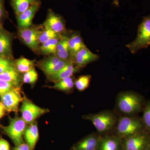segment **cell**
Segmentation results:
<instances>
[{
    "instance_id": "obj_1",
    "label": "cell",
    "mask_w": 150,
    "mask_h": 150,
    "mask_svg": "<svg viewBox=\"0 0 150 150\" xmlns=\"http://www.w3.org/2000/svg\"><path fill=\"white\" fill-rule=\"evenodd\" d=\"M142 100L137 94L124 92L118 95L117 105L120 112L126 115H131L139 112L142 108Z\"/></svg>"
},
{
    "instance_id": "obj_2",
    "label": "cell",
    "mask_w": 150,
    "mask_h": 150,
    "mask_svg": "<svg viewBox=\"0 0 150 150\" xmlns=\"http://www.w3.org/2000/svg\"><path fill=\"white\" fill-rule=\"evenodd\" d=\"M150 45V15L142 20L139 27L136 39L126 45L132 54H134Z\"/></svg>"
},
{
    "instance_id": "obj_3",
    "label": "cell",
    "mask_w": 150,
    "mask_h": 150,
    "mask_svg": "<svg viewBox=\"0 0 150 150\" xmlns=\"http://www.w3.org/2000/svg\"><path fill=\"white\" fill-rule=\"evenodd\" d=\"M43 27L42 25H33L26 28L18 29V35L20 40L34 53L38 54L40 46L39 37L43 31Z\"/></svg>"
},
{
    "instance_id": "obj_4",
    "label": "cell",
    "mask_w": 150,
    "mask_h": 150,
    "mask_svg": "<svg viewBox=\"0 0 150 150\" xmlns=\"http://www.w3.org/2000/svg\"><path fill=\"white\" fill-rule=\"evenodd\" d=\"M84 118L90 121L97 131L101 134H105L110 131L116 122L115 115L108 111L89 114L84 116Z\"/></svg>"
},
{
    "instance_id": "obj_5",
    "label": "cell",
    "mask_w": 150,
    "mask_h": 150,
    "mask_svg": "<svg viewBox=\"0 0 150 150\" xmlns=\"http://www.w3.org/2000/svg\"><path fill=\"white\" fill-rule=\"evenodd\" d=\"M142 124L139 119L129 115L119 118L116 128L117 137L123 139L140 132Z\"/></svg>"
},
{
    "instance_id": "obj_6",
    "label": "cell",
    "mask_w": 150,
    "mask_h": 150,
    "mask_svg": "<svg viewBox=\"0 0 150 150\" xmlns=\"http://www.w3.org/2000/svg\"><path fill=\"white\" fill-rule=\"evenodd\" d=\"M27 124L22 117L16 116L10 118L9 123L4 127V130L6 135L12 140L15 146L23 142V137Z\"/></svg>"
},
{
    "instance_id": "obj_7",
    "label": "cell",
    "mask_w": 150,
    "mask_h": 150,
    "mask_svg": "<svg viewBox=\"0 0 150 150\" xmlns=\"http://www.w3.org/2000/svg\"><path fill=\"white\" fill-rule=\"evenodd\" d=\"M21 103L20 109L21 117L28 125L35 122L38 118L49 112V109L36 105L26 97L24 98Z\"/></svg>"
},
{
    "instance_id": "obj_8",
    "label": "cell",
    "mask_w": 150,
    "mask_h": 150,
    "mask_svg": "<svg viewBox=\"0 0 150 150\" xmlns=\"http://www.w3.org/2000/svg\"><path fill=\"white\" fill-rule=\"evenodd\" d=\"M21 87H15L0 97L1 102L6 111L8 112L18 111L20 104L24 98L21 95Z\"/></svg>"
},
{
    "instance_id": "obj_9",
    "label": "cell",
    "mask_w": 150,
    "mask_h": 150,
    "mask_svg": "<svg viewBox=\"0 0 150 150\" xmlns=\"http://www.w3.org/2000/svg\"><path fill=\"white\" fill-rule=\"evenodd\" d=\"M71 61L61 60L53 54L36 62L35 65L47 76L57 72Z\"/></svg>"
},
{
    "instance_id": "obj_10",
    "label": "cell",
    "mask_w": 150,
    "mask_h": 150,
    "mask_svg": "<svg viewBox=\"0 0 150 150\" xmlns=\"http://www.w3.org/2000/svg\"><path fill=\"white\" fill-rule=\"evenodd\" d=\"M42 25L44 27L48 28L54 32L62 35L68 32L64 19L51 9L48 10L46 20Z\"/></svg>"
},
{
    "instance_id": "obj_11",
    "label": "cell",
    "mask_w": 150,
    "mask_h": 150,
    "mask_svg": "<svg viewBox=\"0 0 150 150\" xmlns=\"http://www.w3.org/2000/svg\"><path fill=\"white\" fill-rule=\"evenodd\" d=\"M12 33L9 32L0 23V56L13 59L12 43L14 38Z\"/></svg>"
},
{
    "instance_id": "obj_12",
    "label": "cell",
    "mask_w": 150,
    "mask_h": 150,
    "mask_svg": "<svg viewBox=\"0 0 150 150\" xmlns=\"http://www.w3.org/2000/svg\"><path fill=\"white\" fill-rule=\"evenodd\" d=\"M124 140V150H145L147 146V137L140 132Z\"/></svg>"
},
{
    "instance_id": "obj_13",
    "label": "cell",
    "mask_w": 150,
    "mask_h": 150,
    "mask_svg": "<svg viewBox=\"0 0 150 150\" xmlns=\"http://www.w3.org/2000/svg\"><path fill=\"white\" fill-rule=\"evenodd\" d=\"M41 2L38 1L22 13L16 16L19 28H26L33 25V20L41 6Z\"/></svg>"
},
{
    "instance_id": "obj_14",
    "label": "cell",
    "mask_w": 150,
    "mask_h": 150,
    "mask_svg": "<svg viewBox=\"0 0 150 150\" xmlns=\"http://www.w3.org/2000/svg\"><path fill=\"white\" fill-rule=\"evenodd\" d=\"M99 59L98 55L94 54L86 46L75 54L72 61L76 66L81 69L89 64L96 62Z\"/></svg>"
},
{
    "instance_id": "obj_15",
    "label": "cell",
    "mask_w": 150,
    "mask_h": 150,
    "mask_svg": "<svg viewBox=\"0 0 150 150\" xmlns=\"http://www.w3.org/2000/svg\"><path fill=\"white\" fill-rule=\"evenodd\" d=\"M80 69L76 66L73 61H71L57 72L46 76L48 80L56 83L64 79L73 76L74 74L77 72Z\"/></svg>"
},
{
    "instance_id": "obj_16",
    "label": "cell",
    "mask_w": 150,
    "mask_h": 150,
    "mask_svg": "<svg viewBox=\"0 0 150 150\" xmlns=\"http://www.w3.org/2000/svg\"><path fill=\"white\" fill-rule=\"evenodd\" d=\"M101 137L96 134H91L78 142L73 150H98Z\"/></svg>"
},
{
    "instance_id": "obj_17",
    "label": "cell",
    "mask_w": 150,
    "mask_h": 150,
    "mask_svg": "<svg viewBox=\"0 0 150 150\" xmlns=\"http://www.w3.org/2000/svg\"><path fill=\"white\" fill-rule=\"evenodd\" d=\"M69 46L70 52L72 57L82 48L86 46L84 43L81 33L77 31H68L67 33Z\"/></svg>"
},
{
    "instance_id": "obj_18",
    "label": "cell",
    "mask_w": 150,
    "mask_h": 150,
    "mask_svg": "<svg viewBox=\"0 0 150 150\" xmlns=\"http://www.w3.org/2000/svg\"><path fill=\"white\" fill-rule=\"evenodd\" d=\"M122 140L117 136L101 137L98 150H124Z\"/></svg>"
},
{
    "instance_id": "obj_19",
    "label": "cell",
    "mask_w": 150,
    "mask_h": 150,
    "mask_svg": "<svg viewBox=\"0 0 150 150\" xmlns=\"http://www.w3.org/2000/svg\"><path fill=\"white\" fill-rule=\"evenodd\" d=\"M24 138L30 149L34 150L39 139V131L36 121L28 125L25 131Z\"/></svg>"
},
{
    "instance_id": "obj_20",
    "label": "cell",
    "mask_w": 150,
    "mask_h": 150,
    "mask_svg": "<svg viewBox=\"0 0 150 150\" xmlns=\"http://www.w3.org/2000/svg\"><path fill=\"white\" fill-rule=\"evenodd\" d=\"M54 55L61 60L72 61L67 33L63 35L57 44L56 51Z\"/></svg>"
},
{
    "instance_id": "obj_21",
    "label": "cell",
    "mask_w": 150,
    "mask_h": 150,
    "mask_svg": "<svg viewBox=\"0 0 150 150\" xmlns=\"http://www.w3.org/2000/svg\"><path fill=\"white\" fill-rule=\"evenodd\" d=\"M0 80L14 84L16 86L21 87L23 82L22 76L16 69H12L0 74Z\"/></svg>"
},
{
    "instance_id": "obj_22",
    "label": "cell",
    "mask_w": 150,
    "mask_h": 150,
    "mask_svg": "<svg viewBox=\"0 0 150 150\" xmlns=\"http://www.w3.org/2000/svg\"><path fill=\"white\" fill-rule=\"evenodd\" d=\"M40 0H11V5L17 16Z\"/></svg>"
},
{
    "instance_id": "obj_23",
    "label": "cell",
    "mask_w": 150,
    "mask_h": 150,
    "mask_svg": "<svg viewBox=\"0 0 150 150\" xmlns=\"http://www.w3.org/2000/svg\"><path fill=\"white\" fill-rule=\"evenodd\" d=\"M14 64L17 71L23 74L34 68L36 61L35 60L28 59L22 56L14 61Z\"/></svg>"
},
{
    "instance_id": "obj_24",
    "label": "cell",
    "mask_w": 150,
    "mask_h": 150,
    "mask_svg": "<svg viewBox=\"0 0 150 150\" xmlns=\"http://www.w3.org/2000/svg\"><path fill=\"white\" fill-rule=\"evenodd\" d=\"M62 38L51 39L40 44L38 49V54L45 56L55 54L57 44Z\"/></svg>"
},
{
    "instance_id": "obj_25",
    "label": "cell",
    "mask_w": 150,
    "mask_h": 150,
    "mask_svg": "<svg viewBox=\"0 0 150 150\" xmlns=\"http://www.w3.org/2000/svg\"><path fill=\"white\" fill-rule=\"evenodd\" d=\"M75 79L74 76L64 79L54 83L52 88L66 93H70L72 91L75 87Z\"/></svg>"
},
{
    "instance_id": "obj_26",
    "label": "cell",
    "mask_w": 150,
    "mask_h": 150,
    "mask_svg": "<svg viewBox=\"0 0 150 150\" xmlns=\"http://www.w3.org/2000/svg\"><path fill=\"white\" fill-rule=\"evenodd\" d=\"M43 27V29L39 37V42L40 44L47 42L48 40L55 38H61L63 35L54 32L48 28Z\"/></svg>"
},
{
    "instance_id": "obj_27",
    "label": "cell",
    "mask_w": 150,
    "mask_h": 150,
    "mask_svg": "<svg viewBox=\"0 0 150 150\" xmlns=\"http://www.w3.org/2000/svg\"><path fill=\"white\" fill-rule=\"evenodd\" d=\"M91 80L90 75L80 76L75 81V87L79 91H83L88 87Z\"/></svg>"
},
{
    "instance_id": "obj_28",
    "label": "cell",
    "mask_w": 150,
    "mask_h": 150,
    "mask_svg": "<svg viewBox=\"0 0 150 150\" xmlns=\"http://www.w3.org/2000/svg\"><path fill=\"white\" fill-rule=\"evenodd\" d=\"M38 75L35 68L23 74V83L28 84L32 86L36 83L38 79Z\"/></svg>"
},
{
    "instance_id": "obj_29",
    "label": "cell",
    "mask_w": 150,
    "mask_h": 150,
    "mask_svg": "<svg viewBox=\"0 0 150 150\" xmlns=\"http://www.w3.org/2000/svg\"><path fill=\"white\" fill-rule=\"evenodd\" d=\"M15 69V66L13 59L0 56V74Z\"/></svg>"
},
{
    "instance_id": "obj_30",
    "label": "cell",
    "mask_w": 150,
    "mask_h": 150,
    "mask_svg": "<svg viewBox=\"0 0 150 150\" xmlns=\"http://www.w3.org/2000/svg\"><path fill=\"white\" fill-rule=\"evenodd\" d=\"M15 87L18 86L11 83L0 80V97Z\"/></svg>"
},
{
    "instance_id": "obj_31",
    "label": "cell",
    "mask_w": 150,
    "mask_h": 150,
    "mask_svg": "<svg viewBox=\"0 0 150 150\" xmlns=\"http://www.w3.org/2000/svg\"><path fill=\"white\" fill-rule=\"evenodd\" d=\"M143 121L146 127L150 130V103L145 108L143 114Z\"/></svg>"
},
{
    "instance_id": "obj_32",
    "label": "cell",
    "mask_w": 150,
    "mask_h": 150,
    "mask_svg": "<svg viewBox=\"0 0 150 150\" xmlns=\"http://www.w3.org/2000/svg\"><path fill=\"white\" fill-rule=\"evenodd\" d=\"M6 0H0V23L8 18V14L5 7Z\"/></svg>"
},
{
    "instance_id": "obj_33",
    "label": "cell",
    "mask_w": 150,
    "mask_h": 150,
    "mask_svg": "<svg viewBox=\"0 0 150 150\" xmlns=\"http://www.w3.org/2000/svg\"><path fill=\"white\" fill-rule=\"evenodd\" d=\"M0 150H10L8 142L2 138H0Z\"/></svg>"
},
{
    "instance_id": "obj_34",
    "label": "cell",
    "mask_w": 150,
    "mask_h": 150,
    "mask_svg": "<svg viewBox=\"0 0 150 150\" xmlns=\"http://www.w3.org/2000/svg\"><path fill=\"white\" fill-rule=\"evenodd\" d=\"M12 150H31L27 143L23 142L15 146Z\"/></svg>"
},
{
    "instance_id": "obj_35",
    "label": "cell",
    "mask_w": 150,
    "mask_h": 150,
    "mask_svg": "<svg viewBox=\"0 0 150 150\" xmlns=\"http://www.w3.org/2000/svg\"><path fill=\"white\" fill-rule=\"evenodd\" d=\"M6 110L4 105L0 102V120L5 115Z\"/></svg>"
},
{
    "instance_id": "obj_36",
    "label": "cell",
    "mask_w": 150,
    "mask_h": 150,
    "mask_svg": "<svg viewBox=\"0 0 150 150\" xmlns=\"http://www.w3.org/2000/svg\"><path fill=\"white\" fill-rule=\"evenodd\" d=\"M149 150H150V144L149 146Z\"/></svg>"
}]
</instances>
